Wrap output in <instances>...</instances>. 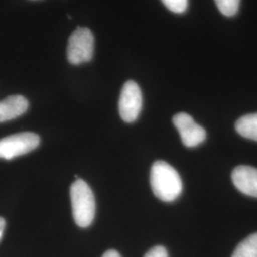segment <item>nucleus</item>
<instances>
[{"instance_id": "nucleus-10", "label": "nucleus", "mask_w": 257, "mask_h": 257, "mask_svg": "<svg viewBox=\"0 0 257 257\" xmlns=\"http://www.w3.org/2000/svg\"><path fill=\"white\" fill-rule=\"evenodd\" d=\"M231 257H257V232L241 241Z\"/></svg>"}, {"instance_id": "nucleus-1", "label": "nucleus", "mask_w": 257, "mask_h": 257, "mask_svg": "<svg viewBox=\"0 0 257 257\" xmlns=\"http://www.w3.org/2000/svg\"><path fill=\"white\" fill-rule=\"evenodd\" d=\"M151 187L156 197L173 202L182 193V180L174 167L163 160L156 161L151 169Z\"/></svg>"}, {"instance_id": "nucleus-6", "label": "nucleus", "mask_w": 257, "mask_h": 257, "mask_svg": "<svg viewBox=\"0 0 257 257\" xmlns=\"http://www.w3.org/2000/svg\"><path fill=\"white\" fill-rule=\"evenodd\" d=\"M173 122L186 147H197L205 141V128L198 125L190 114L186 112L176 113L173 117Z\"/></svg>"}, {"instance_id": "nucleus-9", "label": "nucleus", "mask_w": 257, "mask_h": 257, "mask_svg": "<svg viewBox=\"0 0 257 257\" xmlns=\"http://www.w3.org/2000/svg\"><path fill=\"white\" fill-rule=\"evenodd\" d=\"M235 128L241 137L257 141V113L240 117L235 123Z\"/></svg>"}, {"instance_id": "nucleus-7", "label": "nucleus", "mask_w": 257, "mask_h": 257, "mask_svg": "<svg viewBox=\"0 0 257 257\" xmlns=\"http://www.w3.org/2000/svg\"><path fill=\"white\" fill-rule=\"evenodd\" d=\"M231 179L239 192L257 198V169L238 166L232 171Z\"/></svg>"}, {"instance_id": "nucleus-3", "label": "nucleus", "mask_w": 257, "mask_h": 257, "mask_svg": "<svg viewBox=\"0 0 257 257\" xmlns=\"http://www.w3.org/2000/svg\"><path fill=\"white\" fill-rule=\"evenodd\" d=\"M94 53V37L88 28L78 27L69 38L67 58L73 65L90 62Z\"/></svg>"}, {"instance_id": "nucleus-11", "label": "nucleus", "mask_w": 257, "mask_h": 257, "mask_svg": "<svg viewBox=\"0 0 257 257\" xmlns=\"http://www.w3.org/2000/svg\"><path fill=\"white\" fill-rule=\"evenodd\" d=\"M221 14L226 17H233L238 12L240 0H214Z\"/></svg>"}, {"instance_id": "nucleus-14", "label": "nucleus", "mask_w": 257, "mask_h": 257, "mask_svg": "<svg viewBox=\"0 0 257 257\" xmlns=\"http://www.w3.org/2000/svg\"><path fill=\"white\" fill-rule=\"evenodd\" d=\"M102 257H121V255L115 249H109L102 255Z\"/></svg>"}, {"instance_id": "nucleus-2", "label": "nucleus", "mask_w": 257, "mask_h": 257, "mask_svg": "<svg viewBox=\"0 0 257 257\" xmlns=\"http://www.w3.org/2000/svg\"><path fill=\"white\" fill-rule=\"evenodd\" d=\"M70 191L74 221L77 226L87 228L95 215V199L92 189L83 179L77 178Z\"/></svg>"}, {"instance_id": "nucleus-4", "label": "nucleus", "mask_w": 257, "mask_h": 257, "mask_svg": "<svg viewBox=\"0 0 257 257\" xmlns=\"http://www.w3.org/2000/svg\"><path fill=\"white\" fill-rule=\"evenodd\" d=\"M40 138L35 133L24 132L0 139V158L11 160L23 156L39 146Z\"/></svg>"}, {"instance_id": "nucleus-12", "label": "nucleus", "mask_w": 257, "mask_h": 257, "mask_svg": "<svg viewBox=\"0 0 257 257\" xmlns=\"http://www.w3.org/2000/svg\"><path fill=\"white\" fill-rule=\"evenodd\" d=\"M168 9L175 14H183L188 8V0H161Z\"/></svg>"}, {"instance_id": "nucleus-15", "label": "nucleus", "mask_w": 257, "mask_h": 257, "mask_svg": "<svg viewBox=\"0 0 257 257\" xmlns=\"http://www.w3.org/2000/svg\"><path fill=\"white\" fill-rule=\"evenodd\" d=\"M5 226H6V222H5V219H4V218H2V217H0V239H1L2 235H3V232H4Z\"/></svg>"}, {"instance_id": "nucleus-13", "label": "nucleus", "mask_w": 257, "mask_h": 257, "mask_svg": "<svg viewBox=\"0 0 257 257\" xmlns=\"http://www.w3.org/2000/svg\"><path fill=\"white\" fill-rule=\"evenodd\" d=\"M144 257H169L168 251L163 246H156L151 248Z\"/></svg>"}, {"instance_id": "nucleus-5", "label": "nucleus", "mask_w": 257, "mask_h": 257, "mask_svg": "<svg viewBox=\"0 0 257 257\" xmlns=\"http://www.w3.org/2000/svg\"><path fill=\"white\" fill-rule=\"evenodd\" d=\"M142 92L138 83L128 80L124 84L120 93L118 109L120 116L127 123L138 119L142 110Z\"/></svg>"}, {"instance_id": "nucleus-8", "label": "nucleus", "mask_w": 257, "mask_h": 257, "mask_svg": "<svg viewBox=\"0 0 257 257\" xmlns=\"http://www.w3.org/2000/svg\"><path fill=\"white\" fill-rule=\"evenodd\" d=\"M29 108V102L22 95H11L0 101V122L15 119Z\"/></svg>"}]
</instances>
